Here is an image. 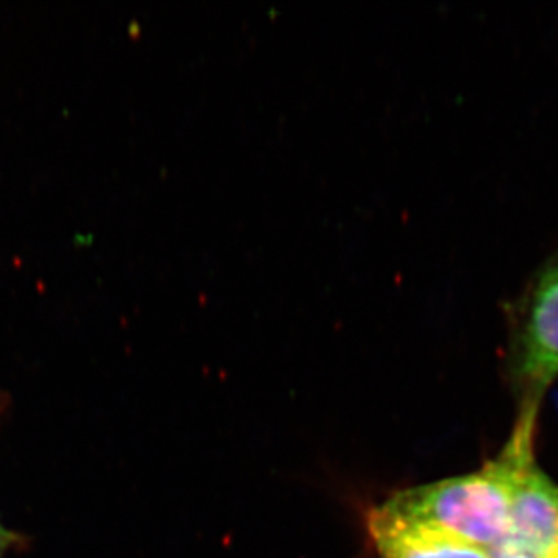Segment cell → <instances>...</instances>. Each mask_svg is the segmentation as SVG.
<instances>
[{
    "mask_svg": "<svg viewBox=\"0 0 558 558\" xmlns=\"http://www.w3.org/2000/svg\"><path fill=\"white\" fill-rule=\"evenodd\" d=\"M11 542L10 532H7L5 529L0 526V557H2L3 549L7 548V545Z\"/></svg>",
    "mask_w": 558,
    "mask_h": 558,
    "instance_id": "obj_5",
    "label": "cell"
},
{
    "mask_svg": "<svg viewBox=\"0 0 558 558\" xmlns=\"http://www.w3.org/2000/svg\"><path fill=\"white\" fill-rule=\"evenodd\" d=\"M490 554L494 558L508 554L558 558V486L534 459L517 476L508 529Z\"/></svg>",
    "mask_w": 558,
    "mask_h": 558,
    "instance_id": "obj_3",
    "label": "cell"
},
{
    "mask_svg": "<svg viewBox=\"0 0 558 558\" xmlns=\"http://www.w3.org/2000/svg\"><path fill=\"white\" fill-rule=\"evenodd\" d=\"M495 558H537L532 556H524V554H508V556H499Z\"/></svg>",
    "mask_w": 558,
    "mask_h": 558,
    "instance_id": "obj_6",
    "label": "cell"
},
{
    "mask_svg": "<svg viewBox=\"0 0 558 558\" xmlns=\"http://www.w3.org/2000/svg\"><path fill=\"white\" fill-rule=\"evenodd\" d=\"M368 526L381 558H494L490 550L403 515L387 502L371 510Z\"/></svg>",
    "mask_w": 558,
    "mask_h": 558,
    "instance_id": "obj_4",
    "label": "cell"
},
{
    "mask_svg": "<svg viewBox=\"0 0 558 558\" xmlns=\"http://www.w3.org/2000/svg\"><path fill=\"white\" fill-rule=\"evenodd\" d=\"M515 315V373L538 402L558 376V252L527 282Z\"/></svg>",
    "mask_w": 558,
    "mask_h": 558,
    "instance_id": "obj_2",
    "label": "cell"
},
{
    "mask_svg": "<svg viewBox=\"0 0 558 558\" xmlns=\"http://www.w3.org/2000/svg\"><path fill=\"white\" fill-rule=\"evenodd\" d=\"M535 413L537 403L527 402L508 446L486 468L407 490L389 499L387 505L403 515L435 524L492 553L508 529L517 476L523 465L534 459Z\"/></svg>",
    "mask_w": 558,
    "mask_h": 558,
    "instance_id": "obj_1",
    "label": "cell"
}]
</instances>
